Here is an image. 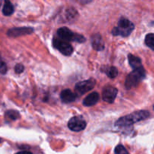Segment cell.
I'll return each instance as SVG.
<instances>
[{
  "mask_svg": "<svg viewBox=\"0 0 154 154\" xmlns=\"http://www.w3.org/2000/svg\"><path fill=\"white\" fill-rule=\"evenodd\" d=\"M135 29V26L126 17H121L119 20L117 26L114 27L112 30L114 35H121L123 37H127L132 33Z\"/></svg>",
  "mask_w": 154,
  "mask_h": 154,
  "instance_id": "obj_3",
  "label": "cell"
},
{
  "mask_svg": "<svg viewBox=\"0 0 154 154\" xmlns=\"http://www.w3.org/2000/svg\"><path fill=\"white\" fill-rule=\"evenodd\" d=\"M33 32H34L33 29L30 28V27H19V28H13L9 29L8 31L7 35L9 37L15 38L26 35H29Z\"/></svg>",
  "mask_w": 154,
  "mask_h": 154,
  "instance_id": "obj_9",
  "label": "cell"
},
{
  "mask_svg": "<svg viewBox=\"0 0 154 154\" xmlns=\"http://www.w3.org/2000/svg\"><path fill=\"white\" fill-rule=\"evenodd\" d=\"M69 129L74 132H81L84 130L87 126V123L82 117L76 116L70 119L68 123Z\"/></svg>",
  "mask_w": 154,
  "mask_h": 154,
  "instance_id": "obj_7",
  "label": "cell"
},
{
  "mask_svg": "<svg viewBox=\"0 0 154 154\" xmlns=\"http://www.w3.org/2000/svg\"><path fill=\"white\" fill-rule=\"evenodd\" d=\"M96 80L93 79V78H90V79L86 80V81H81V82L78 83L75 85V93L78 96H82V95L85 94V93H87L90 90H93L95 86H96Z\"/></svg>",
  "mask_w": 154,
  "mask_h": 154,
  "instance_id": "obj_5",
  "label": "cell"
},
{
  "mask_svg": "<svg viewBox=\"0 0 154 154\" xmlns=\"http://www.w3.org/2000/svg\"><path fill=\"white\" fill-rule=\"evenodd\" d=\"M150 116V113L147 111H138L129 115L120 117L116 121L115 126L120 128H126L133 125L134 123L141 120H145Z\"/></svg>",
  "mask_w": 154,
  "mask_h": 154,
  "instance_id": "obj_1",
  "label": "cell"
},
{
  "mask_svg": "<svg viewBox=\"0 0 154 154\" xmlns=\"http://www.w3.org/2000/svg\"><path fill=\"white\" fill-rule=\"evenodd\" d=\"M92 0H81V3H83V4H86V3H89Z\"/></svg>",
  "mask_w": 154,
  "mask_h": 154,
  "instance_id": "obj_22",
  "label": "cell"
},
{
  "mask_svg": "<svg viewBox=\"0 0 154 154\" xmlns=\"http://www.w3.org/2000/svg\"><path fill=\"white\" fill-rule=\"evenodd\" d=\"M145 76V70L143 66L138 69H133V71L129 74L125 81V87L128 90L135 87L141 81L144 79Z\"/></svg>",
  "mask_w": 154,
  "mask_h": 154,
  "instance_id": "obj_2",
  "label": "cell"
},
{
  "mask_svg": "<svg viewBox=\"0 0 154 154\" xmlns=\"http://www.w3.org/2000/svg\"><path fill=\"white\" fill-rule=\"evenodd\" d=\"M53 45L65 56H70L73 53V48L67 41H64L61 38H54L53 41Z\"/></svg>",
  "mask_w": 154,
  "mask_h": 154,
  "instance_id": "obj_6",
  "label": "cell"
},
{
  "mask_svg": "<svg viewBox=\"0 0 154 154\" xmlns=\"http://www.w3.org/2000/svg\"><path fill=\"white\" fill-rule=\"evenodd\" d=\"M91 44L93 49L96 51H101L105 48V43L102 39V37L99 34L93 35L91 38Z\"/></svg>",
  "mask_w": 154,
  "mask_h": 154,
  "instance_id": "obj_10",
  "label": "cell"
},
{
  "mask_svg": "<svg viewBox=\"0 0 154 154\" xmlns=\"http://www.w3.org/2000/svg\"><path fill=\"white\" fill-rule=\"evenodd\" d=\"M0 6H1V0H0Z\"/></svg>",
  "mask_w": 154,
  "mask_h": 154,
  "instance_id": "obj_23",
  "label": "cell"
},
{
  "mask_svg": "<svg viewBox=\"0 0 154 154\" xmlns=\"http://www.w3.org/2000/svg\"><path fill=\"white\" fill-rule=\"evenodd\" d=\"M8 71V68H7V65L5 64V63L4 62L1 61L0 62V73L1 74H6Z\"/></svg>",
  "mask_w": 154,
  "mask_h": 154,
  "instance_id": "obj_19",
  "label": "cell"
},
{
  "mask_svg": "<svg viewBox=\"0 0 154 154\" xmlns=\"http://www.w3.org/2000/svg\"><path fill=\"white\" fill-rule=\"evenodd\" d=\"M99 100V95L98 93H91L83 101V105L86 107H91L96 105Z\"/></svg>",
  "mask_w": 154,
  "mask_h": 154,
  "instance_id": "obj_11",
  "label": "cell"
},
{
  "mask_svg": "<svg viewBox=\"0 0 154 154\" xmlns=\"http://www.w3.org/2000/svg\"><path fill=\"white\" fill-rule=\"evenodd\" d=\"M145 44L147 47L150 49L154 51V34L153 33H149L145 37Z\"/></svg>",
  "mask_w": 154,
  "mask_h": 154,
  "instance_id": "obj_16",
  "label": "cell"
},
{
  "mask_svg": "<svg viewBox=\"0 0 154 154\" xmlns=\"http://www.w3.org/2000/svg\"><path fill=\"white\" fill-rule=\"evenodd\" d=\"M60 98H61V100L64 103H70V102H74L75 100L76 96H75V95L70 90L66 89V90H63L61 92Z\"/></svg>",
  "mask_w": 154,
  "mask_h": 154,
  "instance_id": "obj_12",
  "label": "cell"
},
{
  "mask_svg": "<svg viewBox=\"0 0 154 154\" xmlns=\"http://www.w3.org/2000/svg\"><path fill=\"white\" fill-rule=\"evenodd\" d=\"M128 59H129V63L131 68H132L133 69H136L140 67H142L141 59L138 58V57H135V56L132 55V54H129Z\"/></svg>",
  "mask_w": 154,
  "mask_h": 154,
  "instance_id": "obj_13",
  "label": "cell"
},
{
  "mask_svg": "<svg viewBox=\"0 0 154 154\" xmlns=\"http://www.w3.org/2000/svg\"><path fill=\"white\" fill-rule=\"evenodd\" d=\"M24 70V66L21 64H17L15 66L14 71L17 74H20L23 72Z\"/></svg>",
  "mask_w": 154,
  "mask_h": 154,
  "instance_id": "obj_20",
  "label": "cell"
},
{
  "mask_svg": "<svg viewBox=\"0 0 154 154\" xmlns=\"http://www.w3.org/2000/svg\"><path fill=\"white\" fill-rule=\"evenodd\" d=\"M57 35L60 38L67 42H76L78 43H83L86 41V38L81 35L77 34L71 31L67 27H61L57 30Z\"/></svg>",
  "mask_w": 154,
  "mask_h": 154,
  "instance_id": "obj_4",
  "label": "cell"
},
{
  "mask_svg": "<svg viewBox=\"0 0 154 154\" xmlns=\"http://www.w3.org/2000/svg\"><path fill=\"white\" fill-rule=\"evenodd\" d=\"M14 6L10 0H5L4 6H3L2 8L3 14L5 15V16H10L14 13Z\"/></svg>",
  "mask_w": 154,
  "mask_h": 154,
  "instance_id": "obj_14",
  "label": "cell"
},
{
  "mask_svg": "<svg viewBox=\"0 0 154 154\" xmlns=\"http://www.w3.org/2000/svg\"><path fill=\"white\" fill-rule=\"evenodd\" d=\"M114 153H115V154H129L128 150L126 149V147L124 146L121 145V144H119L115 147Z\"/></svg>",
  "mask_w": 154,
  "mask_h": 154,
  "instance_id": "obj_18",
  "label": "cell"
},
{
  "mask_svg": "<svg viewBox=\"0 0 154 154\" xmlns=\"http://www.w3.org/2000/svg\"><path fill=\"white\" fill-rule=\"evenodd\" d=\"M103 72H105L108 78H114L118 75V70L114 66H111V67H106L105 70H103Z\"/></svg>",
  "mask_w": 154,
  "mask_h": 154,
  "instance_id": "obj_15",
  "label": "cell"
},
{
  "mask_svg": "<svg viewBox=\"0 0 154 154\" xmlns=\"http://www.w3.org/2000/svg\"><path fill=\"white\" fill-rule=\"evenodd\" d=\"M16 154H32L31 152L29 151H20V152H18Z\"/></svg>",
  "mask_w": 154,
  "mask_h": 154,
  "instance_id": "obj_21",
  "label": "cell"
},
{
  "mask_svg": "<svg viewBox=\"0 0 154 154\" xmlns=\"http://www.w3.org/2000/svg\"><path fill=\"white\" fill-rule=\"evenodd\" d=\"M6 116H7L9 119H11V120H15L17 118H19L20 114L18 111L11 110V111H8L6 112Z\"/></svg>",
  "mask_w": 154,
  "mask_h": 154,
  "instance_id": "obj_17",
  "label": "cell"
},
{
  "mask_svg": "<svg viewBox=\"0 0 154 154\" xmlns=\"http://www.w3.org/2000/svg\"><path fill=\"white\" fill-rule=\"evenodd\" d=\"M118 90L115 87L108 86L103 90L102 92V99L108 103H113L117 97Z\"/></svg>",
  "mask_w": 154,
  "mask_h": 154,
  "instance_id": "obj_8",
  "label": "cell"
}]
</instances>
